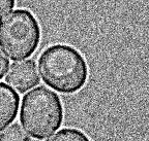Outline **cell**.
<instances>
[{"label": "cell", "mask_w": 149, "mask_h": 141, "mask_svg": "<svg viewBox=\"0 0 149 141\" xmlns=\"http://www.w3.org/2000/svg\"><path fill=\"white\" fill-rule=\"evenodd\" d=\"M42 80L62 94L79 92L88 79V66L79 51L66 44H54L38 59Z\"/></svg>", "instance_id": "cell-1"}, {"label": "cell", "mask_w": 149, "mask_h": 141, "mask_svg": "<svg viewBox=\"0 0 149 141\" xmlns=\"http://www.w3.org/2000/svg\"><path fill=\"white\" fill-rule=\"evenodd\" d=\"M20 120L33 138L49 137L62 125L63 107L60 98L46 87L33 89L22 100Z\"/></svg>", "instance_id": "cell-2"}, {"label": "cell", "mask_w": 149, "mask_h": 141, "mask_svg": "<svg viewBox=\"0 0 149 141\" xmlns=\"http://www.w3.org/2000/svg\"><path fill=\"white\" fill-rule=\"evenodd\" d=\"M40 41V27L28 9H16L0 19V47L12 60L34 54Z\"/></svg>", "instance_id": "cell-3"}, {"label": "cell", "mask_w": 149, "mask_h": 141, "mask_svg": "<svg viewBox=\"0 0 149 141\" xmlns=\"http://www.w3.org/2000/svg\"><path fill=\"white\" fill-rule=\"evenodd\" d=\"M9 87L20 93L27 92L40 83L36 64L33 60H23L13 63L5 75Z\"/></svg>", "instance_id": "cell-4"}, {"label": "cell", "mask_w": 149, "mask_h": 141, "mask_svg": "<svg viewBox=\"0 0 149 141\" xmlns=\"http://www.w3.org/2000/svg\"><path fill=\"white\" fill-rule=\"evenodd\" d=\"M20 97L5 83H0V132L13 123L18 114Z\"/></svg>", "instance_id": "cell-5"}, {"label": "cell", "mask_w": 149, "mask_h": 141, "mask_svg": "<svg viewBox=\"0 0 149 141\" xmlns=\"http://www.w3.org/2000/svg\"><path fill=\"white\" fill-rule=\"evenodd\" d=\"M46 141H90L82 131L72 128H65L54 134Z\"/></svg>", "instance_id": "cell-6"}, {"label": "cell", "mask_w": 149, "mask_h": 141, "mask_svg": "<svg viewBox=\"0 0 149 141\" xmlns=\"http://www.w3.org/2000/svg\"><path fill=\"white\" fill-rule=\"evenodd\" d=\"M0 141H30V138L18 124H14L0 134Z\"/></svg>", "instance_id": "cell-7"}, {"label": "cell", "mask_w": 149, "mask_h": 141, "mask_svg": "<svg viewBox=\"0 0 149 141\" xmlns=\"http://www.w3.org/2000/svg\"><path fill=\"white\" fill-rule=\"evenodd\" d=\"M16 0H0V17L4 16L14 8Z\"/></svg>", "instance_id": "cell-8"}, {"label": "cell", "mask_w": 149, "mask_h": 141, "mask_svg": "<svg viewBox=\"0 0 149 141\" xmlns=\"http://www.w3.org/2000/svg\"><path fill=\"white\" fill-rule=\"evenodd\" d=\"M8 67H9L8 59H7L6 56L2 53V51L0 50V79L5 75Z\"/></svg>", "instance_id": "cell-9"}]
</instances>
